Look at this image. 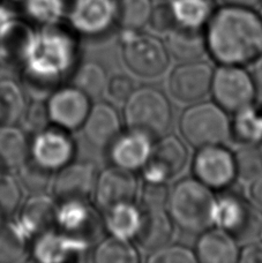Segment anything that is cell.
<instances>
[{
    "instance_id": "681fc988",
    "label": "cell",
    "mask_w": 262,
    "mask_h": 263,
    "mask_svg": "<svg viewBox=\"0 0 262 263\" xmlns=\"http://www.w3.org/2000/svg\"><path fill=\"white\" fill-rule=\"evenodd\" d=\"M65 2H66L67 3V5H68V7H69V5H71L73 2H74V0H65Z\"/></svg>"
},
{
    "instance_id": "603a6c76",
    "label": "cell",
    "mask_w": 262,
    "mask_h": 263,
    "mask_svg": "<svg viewBox=\"0 0 262 263\" xmlns=\"http://www.w3.org/2000/svg\"><path fill=\"white\" fill-rule=\"evenodd\" d=\"M175 232V223L166 210L142 211V220L134 240L143 252L154 253L169 245Z\"/></svg>"
},
{
    "instance_id": "f907efd6",
    "label": "cell",
    "mask_w": 262,
    "mask_h": 263,
    "mask_svg": "<svg viewBox=\"0 0 262 263\" xmlns=\"http://www.w3.org/2000/svg\"><path fill=\"white\" fill-rule=\"evenodd\" d=\"M5 172H6V171H4V170H3V167H2V166H0V176H2V175H3V173H5Z\"/></svg>"
},
{
    "instance_id": "d6a6232c",
    "label": "cell",
    "mask_w": 262,
    "mask_h": 263,
    "mask_svg": "<svg viewBox=\"0 0 262 263\" xmlns=\"http://www.w3.org/2000/svg\"><path fill=\"white\" fill-rule=\"evenodd\" d=\"M177 25L204 28L215 12V0H169Z\"/></svg>"
},
{
    "instance_id": "9a60e30c",
    "label": "cell",
    "mask_w": 262,
    "mask_h": 263,
    "mask_svg": "<svg viewBox=\"0 0 262 263\" xmlns=\"http://www.w3.org/2000/svg\"><path fill=\"white\" fill-rule=\"evenodd\" d=\"M55 228L93 246L98 242V236L104 230V225L90 201L66 200L58 201Z\"/></svg>"
},
{
    "instance_id": "816d5d0a",
    "label": "cell",
    "mask_w": 262,
    "mask_h": 263,
    "mask_svg": "<svg viewBox=\"0 0 262 263\" xmlns=\"http://www.w3.org/2000/svg\"><path fill=\"white\" fill-rule=\"evenodd\" d=\"M4 220H5V218L3 217V216H0V224H2V223L4 222Z\"/></svg>"
},
{
    "instance_id": "7dc6e473",
    "label": "cell",
    "mask_w": 262,
    "mask_h": 263,
    "mask_svg": "<svg viewBox=\"0 0 262 263\" xmlns=\"http://www.w3.org/2000/svg\"><path fill=\"white\" fill-rule=\"evenodd\" d=\"M224 5H233V6H245L253 8L262 3V0H219Z\"/></svg>"
},
{
    "instance_id": "7402d4cb",
    "label": "cell",
    "mask_w": 262,
    "mask_h": 263,
    "mask_svg": "<svg viewBox=\"0 0 262 263\" xmlns=\"http://www.w3.org/2000/svg\"><path fill=\"white\" fill-rule=\"evenodd\" d=\"M194 253L201 263H235L239 259L238 241L217 227L200 233Z\"/></svg>"
},
{
    "instance_id": "5bb4252c",
    "label": "cell",
    "mask_w": 262,
    "mask_h": 263,
    "mask_svg": "<svg viewBox=\"0 0 262 263\" xmlns=\"http://www.w3.org/2000/svg\"><path fill=\"white\" fill-rule=\"evenodd\" d=\"M91 246L57 228L36 236L30 243V257L41 263H66L80 261Z\"/></svg>"
},
{
    "instance_id": "f6af8a7d",
    "label": "cell",
    "mask_w": 262,
    "mask_h": 263,
    "mask_svg": "<svg viewBox=\"0 0 262 263\" xmlns=\"http://www.w3.org/2000/svg\"><path fill=\"white\" fill-rule=\"evenodd\" d=\"M250 196L251 201L262 210V173L251 181Z\"/></svg>"
},
{
    "instance_id": "484cf974",
    "label": "cell",
    "mask_w": 262,
    "mask_h": 263,
    "mask_svg": "<svg viewBox=\"0 0 262 263\" xmlns=\"http://www.w3.org/2000/svg\"><path fill=\"white\" fill-rule=\"evenodd\" d=\"M104 230L118 238L132 240L139 231L142 220V210L134 202H124L102 211Z\"/></svg>"
},
{
    "instance_id": "ffe728a7",
    "label": "cell",
    "mask_w": 262,
    "mask_h": 263,
    "mask_svg": "<svg viewBox=\"0 0 262 263\" xmlns=\"http://www.w3.org/2000/svg\"><path fill=\"white\" fill-rule=\"evenodd\" d=\"M57 209L58 201L53 195L31 194L22 202L15 220L32 240L39 234L55 229Z\"/></svg>"
},
{
    "instance_id": "60d3db41",
    "label": "cell",
    "mask_w": 262,
    "mask_h": 263,
    "mask_svg": "<svg viewBox=\"0 0 262 263\" xmlns=\"http://www.w3.org/2000/svg\"><path fill=\"white\" fill-rule=\"evenodd\" d=\"M148 26L152 28L153 31L158 34H166L172 28L177 26L176 17L172 12L169 0L154 5L151 16H149Z\"/></svg>"
},
{
    "instance_id": "2e32d148",
    "label": "cell",
    "mask_w": 262,
    "mask_h": 263,
    "mask_svg": "<svg viewBox=\"0 0 262 263\" xmlns=\"http://www.w3.org/2000/svg\"><path fill=\"white\" fill-rule=\"evenodd\" d=\"M214 69L208 63H180L170 73L167 88L175 100L186 104L200 102L210 92Z\"/></svg>"
},
{
    "instance_id": "7c38bea8",
    "label": "cell",
    "mask_w": 262,
    "mask_h": 263,
    "mask_svg": "<svg viewBox=\"0 0 262 263\" xmlns=\"http://www.w3.org/2000/svg\"><path fill=\"white\" fill-rule=\"evenodd\" d=\"M51 125L65 130L81 129L91 100L73 84L59 86L45 98Z\"/></svg>"
},
{
    "instance_id": "8d00e7d4",
    "label": "cell",
    "mask_w": 262,
    "mask_h": 263,
    "mask_svg": "<svg viewBox=\"0 0 262 263\" xmlns=\"http://www.w3.org/2000/svg\"><path fill=\"white\" fill-rule=\"evenodd\" d=\"M23 190L17 178L5 172L0 176V216L5 219L16 216L22 204Z\"/></svg>"
},
{
    "instance_id": "bcb514c9",
    "label": "cell",
    "mask_w": 262,
    "mask_h": 263,
    "mask_svg": "<svg viewBox=\"0 0 262 263\" xmlns=\"http://www.w3.org/2000/svg\"><path fill=\"white\" fill-rule=\"evenodd\" d=\"M252 65H253V69L251 74L255 84L256 95L262 98V54Z\"/></svg>"
},
{
    "instance_id": "7bdbcfd3",
    "label": "cell",
    "mask_w": 262,
    "mask_h": 263,
    "mask_svg": "<svg viewBox=\"0 0 262 263\" xmlns=\"http://www.w3.org/2000/svg\"><path fill=\"white\" fill-rule=\"evenodd\" d=\"M238 262L262 263V241L256 239V240L244 243V247L239 250Z\"/></svg>"
},
{
    "instance_id": "d4e9b609",
    "label": "cell",
    "mask_w": 262,
    "mask_h": 263,
    "mask_svg": "<svg viewBox=\"0 0 262 263\" xmlns=\"http://www.w3.org/2000/svg\"><path fill=\"white\" fill-rule=\"evenodd\" d=\"M30 138L16 124H0V166L15 172L29 159Z\"/></svg>"
},
{
    "instance_id": "ba28073f",
    "label": "cell",
    "mask_w": 262,
    "mask_h": 263,
    "mask_svg": "<svg viewBox=\"0 0 262 263\" xmlns=\"http://www.w3.org/2000/svg\"><path fill=\"white\" fill-rule=\"evenodd\" d=\"M210 93L228 114H236L253 104L258 96L252 74L242 66L235 65H219L214 70Z\"/></svg>"
},
{
    "instance_id": "db71d44e",
    "label": "cell",
    "mask_w": 262,
    "mask_h": 263,
    "mask_svg": "<svg viewBox=\"0 0 262 263\" xmlns=\"http://www.w3.org/2000/svg\"><path fill=\"white\" fill-rule=\"evenodd\" d=\"M259 14H260V16H261V20H262V7H261V11H260V13H259Z\"/></svg>"
},
{
    "instance_id": "3957f363",
    "label": "cell",
    "mask_w": 262,
    "mask_h": 263,
    "mask_svg": "<svg viewBox=\"0 0 262 263\" xmlns=\"http://www.w3.org/2000/svg\"><path fill=\"white\" fill-rule=\"evenodd\" d=\"M216 196L196 178H185L170 189L166 211L175 227L191 234H200L214 225Z\"/></svg>"
},
{
    "instance_id": "ac0fdd59",
    "label": "cell",
    "mask_w": 262,
    "mask_h": 263,
    "mask_svg": "<svg viewBox=\"0 0 262 263\" xmlns=\"http://www.w3.org/2000/svg\"><path fill=\"white\" fill-rule=\"evenodd\" d=\"M138 193L139 181L134 171L112 165L98 172L92 199L103 211L124 202H134Z\"/></svg>"
},
{
    "instance_id": "74e56055",
    "label": "cell",
    "mask_w": 262,
    "mask_h": 263,
    "mask_svg": "<svg viewBox=\"0 0 262 263\" xmlns=\"http://www.w3.org/2000/svg\"><path fill=\"white\" fill-rule=\"evenodd\" d=\"M16 125L20 126L29 136L49 127L51 121L49 118L48 109H46L45 100L31 98V100L28 101Z\"/></svg>"
},
{
    "instance_id": "e0dca14e",
    "label": "cell",
    "mask_w": 262,
    "mask_h": 263,
    "mask_svg": "<svg viewBox=\"0 0 262 263\" xmlns=\"http://www.w3.org/2000/svg\"><path fill=\"white\" fill-rule=\"evenodd\" d=\"M98 176L97 167L88 161H72L54 173L52 195L57 201H90Z\"/></svg>"
},
{
    "instance_id": "c3c4849f",
    "label": "cell",
    "mask_w": 262,
    "mask_h": 263,
    "mask_svg": "<svg viewBox=\"0 0 262 263\" xmlns=\"http://www.w3.org/2000/svg\"><path fill=\"white\" fill-rule=\"evenodd\" d=\"M9 2H11V3H22L23 2V0H9Z\"/></svg>"
},
{
    "instance_id": "f5cc1de1",
    "label": "cell",
    "mask_w": 262,
    "mask_h": 263,
    "mask_svg": "<svg viewBox=\"0 0 262 263\" xmlns=\"http://www.w3.org/2000/svg\"><path fill=\"white\" fill-rule=\"evenodd\" d=\"M259 148H260V152H261V154H262V142L259 144Z\"/></svg>"
},
{
    "instance_id": "d590c367",
    "label": "cell",
    "mask_w": 262,
    "mask_h": 263,
    "mask_svg": "<svg viewBox=\"0 0 262 263\" xmlns=\"http://www.w3.org/2000/svg\"><path fill=\"white\" fill-rule=\"evenodd\" d=\"M235 157L237 179L251 182L262 173V154L259 145L241 144L236 152Z\"/></svg>"
},
{
    "instance_id": "83f0119b",
    "label": "cell",
    "mask_w": 262,
    "mask_h": 263,
    "mask_svg": "<svg viewBox=\"0 0 262 263\" xmlns=\"http://www.w3.org/2000/svg\"><path fill=\"white\" fill-rule=\"evenodd\" d=\"M21 4L27 22L34 28L60 25L68 9L65 0H23Z\"/></svg>"
},
{
    "instance_id": "836d02e7",
    "label": "cell",
    "mask_w": 262,
    "mask_h": 263,
    "mask_svg": "<svg viewBox=\"0 0 262 263\" xmlns=\"http://www.w3.org/2000/svg\"><path fill=\"white\" fill-rule=\"evenodd\" d=\"M116 25L121 30L139 31L148 25L152 0H115Z\"/></svg>"
},
{
    "instance_id": "52a82bcc",
    "label": "cell",
    "mask_w": 262,
    "mask_h": 263,
    "mask_svg": "<svg viewBox=\"0 0 262 263\" xmlns=\"http://www.w3.org/2000/svg\"><path fill=\"white\" fill-rule=\"evenodd\" d=\"M121 57L126 67L142 79H156L165 73L170 54L164 42L141 31L121 30Z\"/></svg>"
},
{
    "instance_id": "7a4b0ae2",
    "label": "cell",
    "mask_w": 262,
    "mask_h": 263,
    "mask_svg": "<svg viewBox=\"0 0 262 263\" xmlns=\"http://www.w3.org/2000/svg\"><path fill=\"white\" fill-rule=\"evenodd\" d=\"M207 52L219 65L253 64L262 54V20L252 7L215 9L204 27Z\"/></svg>"
},
{
    "instance_id": "b9f144b4",
    "label": "cell",
    "mask_w": 262,
    "mask_h": 263,
    "mask_svg": "<svg viewBox=\"0 0 262 263\" xmlns=\"http://www.w3.org/2000/svg\"><path fill=\"white\" fill-rule=\"evenodd\" d=\"M134 81L125 74H116L109 78L105 92L117 103H125V101L134 91Z\"/></svg>"
},
{
    "instance_id": "cb8c5ba5",
    "label": "cell",
    "mask_w": 262,
    "mask_h": 263,
    "mask_svg": "<svg viewBox=\"0 0 262 263\" xmlns=\"http://www.w3.org/2000/svg\"><path fill=\"white\" fill-rule=\"evenodd\" d=\"M165 35L164 44L170 58L178 62H194L207 52L204 28L177 25Z\"/></svg>"
},
{
    "instance_id": "d6986e66",
    "label": "cell",
    "mask_w": 262,
    "mask_h": 263,
    "mask_svg": "<svg viewBox=\"0 0 262 263\" xmlns=\"http://www.w3.org/2000/svg\"><path fill=\"white\" fill-rule=\"evenodd\" d=\"M83 136L96 148H109L123 133V118L118 110L107 102L91 104L82 127Z\"/></svg>"
},
{
    "instance_id": "4fadbf2b",
    "label": "cell",
    "mask_w": 262,
    "mask_h": 263,
    "mask_svg": "<svg viewBox=\"0 0 262 263\" xmlns=\"http://www.w3.org/2000/svg\"><path fill=\"white\" fill-rule=\"evenodd\" d=\"M68 27L77 35L97 37L116 25L115 0H74L67 9Z\"/></svg>"
},
{
    "instance_id": "8fae6325",
    "label": "cell",
    "mask_w": 262,
    "mask_h": 263,
    "mask_svg": "<svg viewBox=\"0 0 262 263\" xmlns=\"http://www.w3.org/2000/svg\"><path fill=\"white\" fill-rule=\"evenodd\" d=\"M189 161L185 143L175 135L165 134L153 142L151 156L141 168L144 181L166 182L184 170Z\"/></svg>"
},
{
    "instance_id": "4316f807",
    "label": "cell",
    "mask_w": 262,
    "mask_h": 263,
    "mask_svg": "<svg viewBox=\"0 0 262 263\" xmlns=\"http://www.w3.org/2000/svg\"><path fill=\"white\" fill-rule=\"evenodd\" d=\"M31 238L15 219L0 224V263H22L30 259Z\"/></svg>"
},
{
    "instance_id": "8992f818",
    "label": "cell",
    "mask_w": 262,
    "mask_h": 263,
    "mask_svg": "<svg viewBox=\"0 0 262 263\" xmlns=\"http://www.w3.org/2000/svg\"><path fill=\"white\" fill-rule=\"evenodd\" d=\"M222 192L215 202V227L230 233L238 243L259 239L262 234V210L239 193Z\"/></svg>"
},
{
    "instance_id": "44dd1931",
    "label": "cell",
    "mask_w": 262,
    "mask_h": 263,
    "mask_svg": "<svg viewBox=\"0 0 262 263\" xmlns=\"http://www.w3.org/2000/svg\"><path fill=\"white\" fill-rule=\"evenodd\" d=\"M153 142L152 139L138 132L121 133L107 148L112 165L134 172L141 170L151 156Z\"/></svg>"
},
{
    "instance_id": "30bf717a",
    "label": "cell",
    "mask_w": 262,
    "mask_h": 263,
    "mask_svg": "<svg viewBox=\"0 0 262 263\" xmlns=\"http://www.w3.org/2000/svg\"><path fill=\"white\" fill-rule=\"evenodd\" d=\"M194 178L213 191H226L237 180L233 153L223 144L199 148L192 164Z\"/></svg>"
},
{
    "instance_id": "f1b7e54d",
    "label": "cell",
    "mask_w": 262,
    "mask_h": 263,
    "mask_svg": "<svg viewBox=\"0 0 262 263\" xmlns=\"http://www.w3.org/2000/svg\"><path fill=\"white\" fill-rule=\"evenodd\" d=\"M28 101L21 81L11 78L0 79V124H17Z\"/></svg>"
},
{
    "instance_id": "1f68e13d",
    "label": "cell",
    "mask_w": 262,
    "mask_h": 263,
    "mask_svg": "<svg viewBox=\"0 0 262 263\" xmlns=\"http://www.w3.org/2000/svg\"><path fill=\"white\" fill-rule=\"evenodd\" d=\"M107 74L104 67L96 62L78 64L71 74V84L93 100L100 98L106 90Z\"/></svg>"
},
{
    "instance_id": "f35d334b",
    "label": "cell",
    "mask_w": 262,
    "mask_h": 263,
    "mask_svg": "<svg viewBox=\"0 0 262 263\" xmlns=\"http://www.w3.org/2000/svg\"><path fill=\"white\" fill-rule=\"evenodd\" d=\"M170 189L166 182L144 181L139 194V206L142 211L166 210Z\"/></svg>"
},
{
    "instance_id": "f546056e",
    "label": "cell",
    "mask_w": 262,
    "mask_h": 263,
    "mask_svg": "<svg viewBox=\"0 0 262 263\" xmlns=\"http://www.w3.org/2000/svg\"><path fill=\"white\" fill-rule=\"evenodd\" d=\"M233 115L231 136L240 144L259 145L262 142V105L254 102Z\"/></svg>"
},
{
    "instance_id": "9c48e42d",
    "label": "cell",
    "mask_w": 262,
    "mask_h": 263,
    "mask_svg": "<svg viewBox=\"0 0 262 263\" xmlns=\"http://www.w3.org/2000/svg\"><path fill=\"white\" fill-rule=\"evenodd\" d=\"M29 138V158L45 170L55 173L76 159L77 145L71 132L50 125Z\"/></svg>"
},
{
    "instance_id": "6da1fadb",
    "label": "cell",
    "mask_w": 262,
    "mask_h": 263,
    "mask_svg": "<svg viewBox=\"0 0 262 263\" xmlns=\"http://www.w3.org/2000/svg\"><path fill=\"white\" fill-rule=\"evenodd\" d=\"M77 34L60 25L35 28L18 64L21 83L35 97H48L62 80L71 77L79 60Z\"/></svg>"
},
{
    "instance_id": "5b68a950",
    "label": "cell",
    "mask_w": 262,
    "mask_h": 263,
    "mask_svg": "<svg viewBox=\"0 0 262 263\" xmlns=\"http://www.w3.org/2000/svg\"><path fill=\"white\" fill-rule=\"evenodd\" d=\"M179 130L193 148L224 144L231 136V120L228 112L215 102H196L182 112Z\"/></svg>"
},
{
    "instance_id": "4dcf8cb0",
    "label": "cell",
    "mask_w": 262,
    "mask_h": 263,
    "mask_svg": "<svg viewBox=\"0 0 262 263\" xmlns=\"http://www.w3.org/2000/svg\"><path fill=\"white\" fill-rule=\"evenodd\" d=\"M92 260L97 263H138L140 256L130 240L109 236L96 243Z\"/></svg>"
},
{
    "instance_id": "ee69618b",
    "label": "cell",
    "mask_w": 262,
    "mask_h": 263,
    "mask_svg": "<svg viewBox=\"0 0 262 263\" xmlns=\"http://www.w3.org/2000/svg\"><path fill=\"white\" fill-rule=\"evenodd\" d=\"M18 18L7 5L0 3V39L11 29Z\"/></svg>"
},
{
    "instance_id": "e575fe53",
    "label": "cell",
    "mask_w": 262,
    "mask_h": 263,
    "mask_svg": "<svg viewBox=\"0 0 262 263\" xmlns=\"http://www.w3.org/2000/svg\"><path fill=\"white\" fill-rule=\"evenodd\" d=\"M15 172L22 190L30 192L31 194L48 193L49 187L52 186L54 173L37 165L30 158Z\"/></svg>"
},
{
    "instance_id": "277c9868",
    "label": "cell",
    "mask_w": 262,
    "mask_h": 263,
    "mask_svg": "<svg viewBox=\"0 0 262 263\" xmlns=\"http://www.w3.org/2000/svg\"><path fill=\"white\" fill-rule=\"evenodd\" d=\"M123 120L127 130L148 136L153 141L167 134L174 119L169 98L151 86L135 88L124 103Z\"/></svg>"
},
{
    "instance_id": "ab89813d",
    "label": "cell",
    "mask_w": 262,
    "mask_h": 263,
    "mask_svg": "<svg viewBox=\"0 0 262 263\" xmlns=\"http://www.w3.org/2000/svg\"><path fill=\"white\" fill-rule=\"evenodd\" d=\"M147 261L149 263H195L198 262L193 250L184 245H166L151 253Z\"/></svg>"
}]
</instances>
